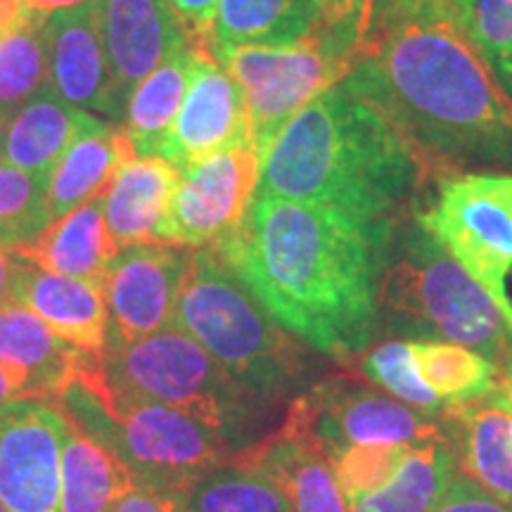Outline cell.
Instances as JSON below:
<instances>
[{
    "instance_id": "obj_1",
    "label": "cell",
    "mask_w": 512,
    "mask_h": 512,
    "mask_svg": "<svg viewBox=\"0 0 512 512\" xmlns=\"http://www.w3.org/2000/svg\"><path fill=\"white\" fill-rule=\"evenodd\" d=\"M396 226L254 195L242 228L211 249L292 335L351 363L380 332V283Z\"/></svg>"
},
{
    "instance_id": "obj_2",
    "label": "cell",
    "mask_w": 512,
    "mask_h": 512,
    "mask_svg": "<svg viewBox=\"0 0 512 512\" xmlns=\"http://www.w3.org/2000/svg\"><path fill=\"white\" fill-rule=\"evenodd\" d=\"M342 81L392 121L432 181L472 166L512 169V98L453 19H403L358 53Z\"/></svg>"
},
{
    "instance_id": "obj_3",
    "label": "cell",
    "mask_w": 512,
    "mask_h": 512,
    "mask_svg": "<svg viewBox=\"0 0 512 512\" xmlns=\"http://www.w3.org/2000/svg\"><path fill=\"white\" fill-rule=\"evenodd\" d=\"M427 181L432 176L415 147L339 81L311 100L264 152L256 195L399 223Z\"/></svg>"
},
{
    "instance_id": "obj_4",
    "label": "cell",
    "mask_w": 512,
    "mask_h": 512,
    "mask_svg": "<svg viewBox=\"0 0 512 512\" xmlns=\"http://www.w3.org/2000/svg\"><path fill=\"white\" fill-rule=\"evenodd\" d=\"M171 325L202 344L268 411L297 392L313 366L309 344L280 325L211 247L192 249Z\"/></svg>"
},
{
    "instance_id": "obj_5",
    "label": "cell",
    "mask_w": 512,
    "mask_h": 512,
    "mask_svg": "<svg viewBox=\"0 0 512 512\" xmlns=\"http://www.w3.org/2000/svg\"><path fill=\"white\" fill-rule=\"evenodd\" d=\"M380 323L406 339H439L489 358L512 361V325L491 294L420 226L392 235L380 283Z\"/></svg>"
},
{
    "instance_id": "obj_6",
    "label": "cell",
    "mask_w": 512,
    "mask_h": 512,
    "mask_svg": "<svg viewBox=\"0 0 512 512\" xmlns=\"http://www.w3.org/2000/svg\"><path fill=\"white\" fill-rule=\"evenodd\" d=\"M79 380L114 399L162 403L197 415L245 446L254 444L249 432L268 411L176 325L131 342H107Z\"/></svg>"
},
{
    "instance_id": "obj_7",
    "label": "cell",
    "mask_w": 512,
    "mask_h": 512,
    "mask_svg": "<svg viewBox=\"0 0 512 512\" xmlns=\"http://www.w3.org/2000/svg\"><path fill=\"white\" fill-rule=\"evenodd\" d=\"M53 403L88 437L117 453L143 486L185 491L247 448L235 434L197 415L162 403L114 399L81 380Z\"/></svg>"
},
{
    "instance_id": "obj_8",
    "label": "cell",
    "mask_w": 512,
    "mask_h": 512,
    "mask_svg": "<svg viewBox=\"0 0 512 512\" xmlns=\"http://www.w3.org/2000/svg\"><path fill=\"white\" fill-rule=\"evenodd\" d=\"M413 219L491 294L512 325V174L441 178L434 202Z\"/></svg>"
},
{
    "instance_id": "obj_9",
    "label": "cell",
    "mask_w": 512,
    "mask_h": 512,
    "mask_svg": "<svg viewBox=\"0 0 512 512\" xmlns=\"http://www.w3.org/2000/svg\"><path fill=\"white\" fill-rule=\"evenodd\" d=\"M211 55L238 83L247 107L249 145L264 157L278 133L349 74L354 60L316 31L290 46L214 48Z\"/></svg>"
},
{
    "instance_id": "obj_10",
    "label": "cell",
    "mask_w": 512,
    "mask_h": 512,
    "mask_svg": "<svg viewBox=\"0 0 512 512\" xmlns=\"http://www.w3.org/2000/svg\"><path fill=\"white\" fill-rule=\"evenodd\" d=\"M285 415L306 427L328 456L354 444L448 441L441 415L415 411L349 368L311 384L287 406Z\"/></svg>"
},
{
    "instance_id": "obj_11",
    "label": "cell",
    "mask_w": 512,
    "mask_h": 512,
    "mask_svg": "<svg viewBox=\"0 0 512 512\" xmlns=\"http://www.w3.org/2000/svg\"><path fill=\"white\" fill-rule=\"evenodd\" d=\"M178 171L155 242L202 249L238 233L259 185V152L249 145L230 147Z\"/></svg>"
},
{
    "instance_id": "obj_12",
    "label": "cell",
    "mask_w": 512,
    "mask_h": 512,
    "mask_svg": "<svg viewBox=\"0 0 512 512\" xmlns=\"http://www.w3.org/2000/svg\"><path fill=\"white\" fill-rule=\"evenodd\" d=\"M67 418L57 403H0V505L10 512H60Z\"/></svg>"
},
{
    "instance_id": "obj_13",
    "label": "cell",
    "mask_w": 512,
    "mask_h": 512,
    "mask_svg": "<svg viewBox=\"0 0 512 512\" xmlns=\"http://www.w3.org/2000/svg\"><path fill=\"white\" fill-rule=\"evenodd\" d=\"M192 249L143 242L119 249L102 280L110 335L107 342H131L169 328L188 273Z\"/></svg>"
},
{
    "instance_id": "obj_14",
    "label": "cell",
    "mask_w": 512,
    "mask_h": 512,
    "mask_svg": "<svg viewBox=\"0 0 512 512\" xmlns=\"http://www.w3.org/2000/svg\"><path fill=\"white\" fill-rule=\"evenodd\" d=\"M240 145H249L245 98L233 76L211 55L209 43L200 41L195 46L181 110L159 145L157 157L176 169H185L204 157Z\"/></svg>"
},
{
    "instance_id": "obj_15",
    "label": "cell",
    "mask_w": 512,
    "mask_h": 512,
    "mask_svg": "<svg viewBox=\"0 0 512 512\" xmlns=\"http://www.w3.org/2000/svg\"><path fill=\"white\" fill-rule=\"evenodd\" d=\"M95 12L121 112L145 76L195 41H204L192 36L169 0H95Z\"/></svg>"
},
{
    "instance_id": "obj_16",
    "label": "cell",
    "mask_w": 512,
    "mask_h": 512,
    "mask_svg": "<svg viewBox=\"0 0 512 512\" xmlns=\"http://www.w3.org/2000/svg\"><path fill=\"white\" fill-rule=\"evenodd\" d=\"M48 81L53 91L83 112L121 121L114 81L102 48L95 0L46 17Z\"/></svg>"
},
{
    "instance_id": "obj_17",
    "label": "cell",
    "mask_w": 512,
    "mask_h": 512,
    "mask_svg": "<svg viewBox=\"0 0 512 512\" xmlns=\"http://www.w3.org/2000/svg\"><path fill=\"white\" fill-rule=\"evenodd\" d=\"M233 460L266 472L283 489L292 512H351L328 451L290 415Z\"/></svg>"
},
{
    "instance_id": "obj_18",
    "label": "cell",
    "mask_w": 512,
    "mask_h": 512,
    "mask_svg": "<svg viewBox=\"0 0 512 512\" xmlns=\"http://www.w3.org/2000/svg\"><path fill=\"white\" fill-rule=\"evenodd\" d=\"M93 358L55 335L27 306L0 309V363L15 375L27 399L57 401Z\"/></svg>"
},
{
    "instance_id": "obj_19",
    "label": "cell",
    "mask_w": 512,
    "mask_h": 512,
    "mask_svg": "<svg viewBox=\"0 0 512 512\" xmlns=\"http://www.w3.org/2000/svg\"><path fill=\"white\" fill-rule=\"evenodd\" d=\"M19 304L34 311L55 335L74 344L76 349L93 356H102L105 351L110 335V311L102 285L48 273L24 261Z\"/></svg>"
},
{
    "instance_id": "obj_20",
    "label": "cell",
    "mask_w": 512,
    "mask_h": 512,
    "mask_svg": "<svg viewBox=\"0 0 512 512\" xmlns=\"http://www.w3.org/2000/svg\"><path fill=\"white\" fill-rule=\"evenodd\" d=\"M456 470L512 508V418L486 396L441 413Z\"/></svg>"
},
{
    "instance_id": "obj_21",
    "label": "cell",
    "mask_w": 512,
    "mask_h": 512,
    "mask_svg": "<svg viewBox=\"0 0 512 512\" xmlns=\"http://www.w3.org/2000/svg\"><path fill=\"white\" fill-rule=\"evenodd\" d=\"M98 124V117L69 105L48 83L10 117L0 145V162L29 174L50 176L74 140Z\"/></svg>"
},
{
    "instance_id": "obj_22",
    "label": "cell",
    "mask_w": 512,
    "mask_h": 512,
    "mask_svg": "<svg viewBox=\"0 0 512 512\" xmlns=\"http://www.w3.org/2000/svg\"><path fill=\"white\" fill-rule=\"evenodd\" d=\"M10 252L48 273L102 285L119 254L105 221V195L55 219L36 240Z\"/></svg>"
},
{
    "instance_id": "obj_23",
    "label": "cell",
    "mask_w": 512,
    "mask_h": 512,
    "mask_svg": "<svg viewBox=\"0 0 512 512\" xmlns=\"http://www.w3.org/2000/svg\"><path fill=\"white\" fill-rule=\"evenodd\" d=\"M136 157V145L121 126L100 121L98 126L88 128L50 174L48 207L53 221L105 195L121 166Z\"/></svg>"
},
{
    "instance_id": "obj_24",
    "label": "cell",
    "mask_w": 512,
    "mask_h": 512,
    "mask_svg": "<svg viewBox=\"0 0 512 512\" xmlns=\"http://www.w3.org/2000/svg\"><path fill=\"white\" fill-rule=\"evenodd\" d=\"M181 171L162 157H136L119 169L105 192V221L119 249L155 242Z\"/></svg>"
},
{
    "instance_id": "obj_25",
    "label": "cell",
    "mask_w": 512,
    "mask_h": 512,
    "mask_svg": "<svg viewBox=\"0 0 512 512\" xmlns=\"http://www.w3.org/2000/svg\"><path fill=\"white\" fill-rule=\"evenodd\" d=\"M136 486V477L117 453L88 437L76 422L67 418V434L62 444L60 512H110L112 505Z\"/></svg>"
},
{
    "instance_id": "obj_26",
    "label": "cell",
    "mask_w": 512,
    "mask_h": 512,
    "mask_svg": "<svg viewBox=\"0 0 512 512\" xmlns=\"http://www.w3.org/2000/svg\"><path fill=\"white\" fill-rule=\"evenodd\" d=\"M318 27L311 0H219L207 34L209 50L290 46Z\"/></svg>"
},
{
    "instance_id": "obj_27",
    "label": "cell",
    "mask_w": 512,
    "mask_h": 512,
    "mask_svg": "<svg viewBox=\"0 0 512 512\" xmlns=\"http://www.w3.org/2000/svg\"><path fill=\"white\" fill-rule=\"evenodd\" d=\"M197 43L200 41L166 60L162 67H157L133 88L131 98L126 102L121 128L136 145L138 157H157L159 145L174 124L183 95L188 91Z\"/></svg>"
},
{
    "instance_id": "obj_28",
    "label": "cell",
    "mask_w": 512,
    "mask_h": 512,
    "mask_svg": "<svg viewBox=\"0 0 512 512\" xmlns=\"http://www.w3.org/2000/svg\"><path fill=\"white\" fill-rule=\"evenodd\" d=\"M456 475V456L448 441L408 448L387 484L349 505L351 512H432Z\"/></svg>"
},
{
    "instance_id": "obj_29",
    "label": "cell",
    "mask_w": 512,
    "mask_h": 512,
    "mask_svg": "<svg viewBox=\"0 0 512 512\" xmlns=\"http://www.w3.org/2000/svg\"><path fill=\"white\" fill-rule=\"evenodd\" d=\"M183 512H292L266 472L228 460L183 491Z\"/></svg>"
},
{
    "instance_id": "obj_30",
    "label": "cell",
    "mask_w": 512,
    "mask_h": 512,
    "mask_svg": "<svg viewBox=\"0 0 512 512\" xmlns=\"http://www.w3.org/2000/svg\"><path fill=\"white\" fill-rule=\"evenodd\" d=\"M415 368L444 406L482 399L494 389L498 368L477 351L439 339H411Z\"/></svg>"
},
{
    "instance_id": "obj_31",
    "label": "cell",
    "mask_w": 512,
    "mask_h": 512,
    "mask_svg": "<svg viewBox=\"0 0 512 512\" xmlns=\"http://www.w3.org/2000/svg\"><path fill=\"white\" fill-rule=\"evenodd\" d=\"M46 17L38 12L27 24L0 36V112L8 117L50 83Z\"/></svg>"
},
{
    "instance_id": "obj_32",
    "label": "cell",
    "mask_w": 512,
    "mask_h": 512,
    "mask_svg": "<svg viewBox=\"0 0 512 512\" xmlns=\"http://www.w3.org/2000/svg\"><path fill=\"white\" fill-rule=\"evenodd\" d=\"M48 181L50 176L29 174L0 162V247L29 245L53 223Z\"/></svg>"
},
{
    "instance_id": "obj_33",
    "label": "cell",
    "mask_w": 512,
    "mask_h": 512,
    "mask_svg": "<svg viewBox=\"0 0 512 512\" xmlns=\"http://www.w3.org/2000/svg\"><path fill=\"white\" fill-rule=\"evenodd\" d=\"M361 373L382 392L415 408V411L434 415V418L446 411L439 396L422 382L418 368H415L411 339L394 337L370 347L361 356Z\"/></svg>"
},
{
    "instance_id": "obj_34",
    "label": "cell",
    "mask_w": 512,
    "mask_h": 512,
    "mask_svg": "<svg viewBox=\"0 0 512 512\" xmlns=\"http://www.w3.org/2000/svg\"><path fill=\"white\" fill-rule=\"evenodd\" d=\"M408 448L411 446L354 444L332 453V467H335L337 482L342 486L349 505L387 484L396 467L401 465Z\"/></svg>"
},
{
    "instance_id": "obj_35",
    "label": "cell",
    "mask_w": 512,
    "mask_h": 512,
    "mask_svg": "<svg viewBox=\"0 0 512 512\" xmlns=\"http://www.w3.org/2000/svg\"><path fill=\"white\" fill-rule=\"evenodd\" d=\"M465 31L512 98V0H472Z\"/></svg>"
},
{
    "instance_id": "obj_36",
    "label": "cell",
    "mask_w": 512,
    "mask_h": 512,
    "mask_svg": "<svg viewBox=\"0 0 512 512\" xmlns=\"http://www.w3.org/2000/svg\"><path fill=\"white\" fill-rule=\"evenodd\" d=\"M370 0H318V34L356 62L368 34Z\"/></svg>"
},
{
    "instance_id": "obj_37",
    "label": "cell",
    "mask_w": 512,
    "mask_h": 512,
    "mask_svg": "<svg viewBox=\"0 0 512 512\" xmlns=\"http://www.w3.org/2000/svg\"><path fill=\"white\" fill-rule=\"evenodd\" d=\"M432 512H512V508L486 494L482 486L456 470Z\"/></svg>"
},
{
    "instance_id": "obj_38",
    "label": "cell",
    "mask_w": 512,
    "mask_h": 512,
    "mask_svg": "<svg viewBox=\"0 0 512 512\" xmlns=\"http://www.w3.org/2000/svg\"><path fill=\"white\" fill-rule=\"evenodd\" d=\"M420 12H430L427 0H370L368 34L363 48H366L368 43H373L375 38H380L384 31H389L399 22H403V19L420 15Z\"/></svg>"
},
{
    "instance_id": "obj_39",
    "label": "cell",
    "mask_w": 512,
    "mask_h": 512,
    "mask_svg": "<svg viewBox=\"0 0 512 512\" xmlns=\"http://www.w3.org/2000/svg\"><path fill=\"white\" fill-rule=\"evenodd\" d=\"M110 512H183V491L138 484L112 505Z\"/></svg>"
},
{
    "instance_id": "obj_40",
    "label": "cell",
    "mask_w": 512,
    "mask_h": 512,
    "mask_svg": "<svg viewBox=\"0 0 512 512\" xmlns=\"http://www.w3.org/2000/svg\"><path fill=\"white\" fill-rule=\"evenodd\" d=\"M169 3L176 10V15L183 19L185 27L192 31V36L207 41L211 19H214L219 0H169Z\"/></svg>"
},
{
    "instance_id": "obj_41",
    "label": "cell",
    "mask_w": 512,
    "mask_h": 512,
    "mask_svg": "<svg viewBox=\"0 0 512 512\" xmlns=\"http://www.w3.org/2000/svg\"><path fill=\"white\" fill-rule=\"evenodd\" d=\"M24 259L0 247V309L19 304V283H22Z\"/></svg>"
},
{
    "instance_id": "obj_42",
    "label": "cell",
    "mask_w": 512,
    "mask_h": 512,
    "mask_svg": "<svg viewBox=\"0 0 512 512\" xmlns=\"http://www.w3.org/2000/svg\"><path fill=\"white\" fill-rule=\"evenodd\" d=\"M36 15L38 12L31 10L22 0H0V36L22 27V24H27Z\"/></svg>"
},
{
    "instance_id": "obj_43",
    "label": "cell",
    "mask_w": 512,
    "mask_h": 512,
    "mask_svg": "<svg viewBox=\"0 0 512 512\" xmlns=\"http://www.w3.org/2000/svg\"><path fill=\"white\" fill-rule=\"evenodd\" d=\"M486 399L496 403L498 408H503V411L512 418V361L505 368L498 370V380L494 384V389L486 394Z\"/></svg>"
},
{
    "instance_id": "obj_44",
    "label": "cell",
    "mask_w": 512,
    "mask_h": 512,
    "mask_svg": "<svg viewBox=\"0 0 512 512\" xmlns=\"http://www.w3.org/2000/svg\"><path fill=\"white\" fill-rule=\"evenodd\" d=\"M472 0H427V8L434 15H441L446 19H453L458 22L460 27H465V19H467V10H470Z\"/></svg>"
},
{
    "instance_id": "obj_45",
    "label": "cell",
    "mask_w": 512,
    "mask_h": 512,
    "mask_svg": "<svg viewBox=\"0 0 512 512\" xmlns=\"http://www.w3.org/2000/svg\"><path fill=\"white\" fill-rule=\"evenodd\" d=\"M22 399H27V396H24L22 387H19V382L15 380V375L0 363V403L22 401Z\"/></svg>"
},
{
    "instance_id": "obj_46",
    "label": "cell",
    "mask_w": 512,
    "mask_h": 512,
    "mask_svg": "<svg viewBox=\"0 0 512 512\" xmlns=\"http://www.w3.org/2000/svg\"><path fill=\"white\" fill-rule=\"evenodd\" d=\"M22 3H27L31 10L43 12V15H50V12H55V10L76 8V5L91 3V0H22Z\"/></svg>"
},
{
    "instance_id": "obj_47",
    "label": "cell",
    "mask_w": 512,
    "mask_h": 512,
    "mask_svg": "<svg viewBox=\"0 0 512 512\" xmlns=\"http://www.w3.org/2000/svg\"><path fill=\"white\" fill-rule=\"evenodd\" d=\"M8 121H10L8 114H3V112H0V145H3V138H5V128H8Z\"/></svg>"
},
{
    "instance_id": "obj_48",
    "label": "cell",
    "mask_w": 512,
    "mask_h": 512,
    "mask_svg": "<svg viewBox=\"0 0 512 512\" xmlns=\"http://www.w3.org/2000/svg\"><path fill=\"white\" fill-rule=\"evenodd\" d=\"M0 512H10L8 508H5V505H0Z\"/></svg>"
},
{
    "instance_id": "obj_49",
    "label": "cell",
    "mask_w": 512,
    "mask_h": 512,
    "mask_svg": "<svg viewBox=\"0 0 512 512\" xmlns=\"http://www.w3.org/2000/svg\"><path fill=\"white\" fill-rule=\"evenodd\" d=\"M311 3H316V5H318V0H311Z\"/></svg>"
}]
</instances>
